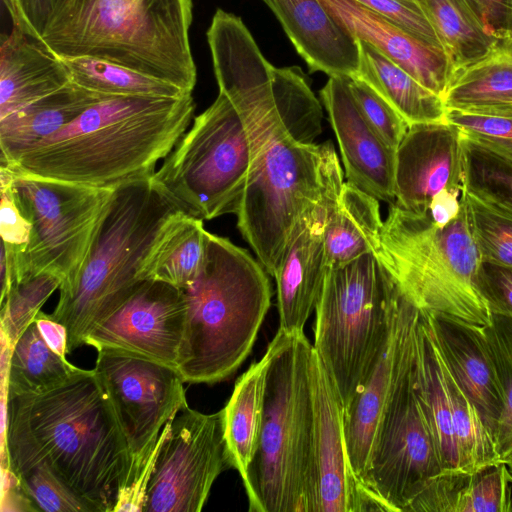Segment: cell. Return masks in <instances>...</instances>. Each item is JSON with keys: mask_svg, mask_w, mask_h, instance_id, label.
Listing matches in <instances>:
<instances>
[{"mask_svg": "<svg viewBox=\"0 0 512 512\" xmlns=\"http://www.w3.org/2000/svg\"><path fill=\"white\" fill-rule=\"evenodd\" d=\"M503 462L506 464L510 474L512 475V454L507 459H505Z\"/></svg>", "mask_w": 512, "mask_h": 512, "instance_id": "obj_50", "label": "cell"}, {"mask_svg": "<svg viewBox=\"0 0 512 512\" xmlns=\"http://www.w3.org/2000/svg\"><path fill=\"white\" fill-rule=\"evenodd\" d=\"M264 395L258 447L242 480L250 512H315L313 345L278 329Z\"/></svg>", "mask_w": 512, "mask_h": 512, "instance_id": "obj_6", "label": "cell"}, {"mask_svg": "<svg viewBox=\"0 0 512 512\" xmlns=\"http://www.w3.org/2000/svg\"><path fill=\"white\" fill-rule=\"evenodd\" d=\"M62 279L52 273L29 275L13 284L0 300L2 340L11 348L35 320L41 307L59 289Z\"/></svg>", "mask_w": 512, "mask_h": 512, "instance_id": "obj_37", "label": "cell"}, {"mask_svg": "<svg viewBox=\"0 0 512 512\" xmlns=\"http://www.w3.org/2000/svg\"><path fill=\"white\" fill-rule=\"evenodd\" d=\"M186 316L184 290L145 280L87 335L84 343L96 350L118 351L177 369Z\"/></svg>", "mask_w": 512, "mask_h": 512, "instance_id": "obj_15", "label": "cell"}, {"mask_svg": "<svg viewBox=\"0 0 512 512\" xmlns=\"http://www.w3.org/2000/svg\"><path fill=\"white\" fill-rule=\"evenodd\" d=\"M319 1L357 40L373 46L443 99L456 73L444 49L421 41L356 0Z\"/></svg>", "mask_w": 512, "mask_h": 512, "instance_id": "obj_21", "label": "cell"}, {"mask_svg": "<svg viewBox=\"0 0 512 512\" xmlns=\"http://www.w3.org/2000/svg\"><path fill=\"white\" fill-rule=\"evenodd\" d=\"M13 182V170L0 165V279L9 287L29 276L25 255L31 235V224L19 205Z\"/></svg>", "mask_w": 512, "mask_h": 512, "instance_id": "obj_36", "label": "cell"}, {"mask_svg": "<svg viewBox=\"0 0 512 512\" xmlns=\"http://www.w3.org/2000/svg\"><path fill=\"white\" fill-rule=\"evenodd\" d=\"M13 27L39 41L56 0H2Z\"/></svg>", "mask_w": 512, "mask_h": 512, "instance_id": "obj_46", "label": "cell"}, {"mask_svg": "<svg viewBox=\"0 0 512 512\" xmlns=\"http://www.w3.org/2000/svg\"><path fill=\"white\" fill-rule=\"evenodd\" d=\"M351 94L364 119L392 150L396 151L410 124L375 89L358 75L348 77Z\"/></svg>", "mask_w": 512, "mask_h": 512, "instance_id": "obj_43", "label": "cell"}, {"mask_svg": "<svg viewBox=\"0 0 512 512\" xmlns=\"http://www.w3.org/2000/svg\"><path fill=\"white\" fill-rule=\"evenodd\" d=\"M179 212L152 176L114 189L84 264L72 282L60 286L50 314L67 329L68 353L85 345L87 335L143 282L151 248Z\"/></svg>", "mask_w": 512, "mask_h": 512, "instance_id": "obj_7", "label": "cell"}, {"mask_svg": "<svg viewBox=\"0 0 512 512\" xmlns=\"http://www.w3.org/2000/svg\"><path fill=\"white\" fill-rule=\"evenodd\" d=\"M481 260L512 267V217L461 190Z\"/></svg>", "mask_w": 512, "mask_h": 512, "instance_id": "obj_39", "label": "cell"}, {"mask_svg": "<svg viewBox=\"0 0 512 512\" xmlns=\"http://www.w3.org/2000/svg\"><path fill=\"white\" fill-rule=\"evenodd\" d=\"M2 465L45 462L96 512H114L130 453L110 397L94 369L39 394L5 396Z\"/></svg>", "mask_w": 512, "mask_h": 512, "instance_id": "obj_2", "label": "cell"}, {"mask_svg": "<svg viewBox=\"0 0 512 512\" xmlns=\"http://www.w3.org/2000/svg\"><path fill=\"white\" fill-rule=\"evenodd\" d=\"M461 206V192L443 190L432 199L428 215L435 224L444 226L458 215Z\"/></svg>", "mask_w": 512, "mask_h": 512, "instance_id": "obj_48", "label": "cell"}, {"mask_svg": "<svg viewBox=\"0 0 512 512\" xmlns=\"http://www.w3.org/2000/svg\"><path fill=\"white\" fill-rule=\"evenodd\" d=\"M463 191L512 217V161L461 132Z\"/></svg>", "mask_w": 512, "mask_h": 512, "instance_id": "obj_35", "label": "cell"}, {"mask_svg": "<svg viewBox=\"0 0 512 512\" xmlns=\"http://www.w3.org/2000/svg\"><path fill=\"white\" fill-rule=\"evenodd\" d=\"M97 352L94 370L110 397L129 448L126 490L149 460L165 425L187 404L185 382L173 367L108 349Z\"/></svg>", "mask_w": 512, "mask_h": 512, "instance_id": "obj_14", "label": "cell"}, {"mask_svg": "<svg viewBox=\"0 0 512 512\" xmlns=\"http://www.w3.org/2000/svg\"><path fill=\"white\" fill-rule=\"evenodd\" d=\"M315 512L382 511L355 474L344 435V408L337 389L313 348Z\"/></svg>", "mask_w": 512, "mask_h": 512, "instance_id": "obj_17", "label": "cell"}, {"mask_svg": "<svg viewBox=\"0 0 512 512\" xmlns=\"http://www.w3.org/2000/svg\"><path fill=\"white\" fill-rule=\"evenodd\" d=\"M443 101L446 109L512 105V41H500L478 62L457 71Z\"/></svg>", "mask_w": 512, "mask_h": 512, "instance_id": "obj_31", "label": "cell"}, {"mask_svg": "<svg viewBox=\"0 0 512 512\" xmlns=\"http://www.w3.org/2000/svg\"><path fill=\"white\" fill-rule=\"evenodd\" d=\"M273 11L310 72L351 77L360 63L358 40L319 0H262Z\"/></svg>", "mask_w": 512, "mask_h": 512, "instance_id": "obj_23", "label": "cell"}, {"mask_svg": "<svg viewBox=\"0 0 512 512\" xmlns=\"http://www.w3.org/2000/svg\"><path fill=\"white\" fill-rule=\"evenodd\" d=\"M466 1L490 35L512 41V0Z\"/></svg>", "mask_w": 512, "mask_h": 512, "instance_id": "obj_47", "label": "cell"}, {"mask_svg": "<svg viewBox=\"0 0 512 512\" xmlns=\"http://www.w3.org/2000/svg\"><path fill=\"white\" fill-rule=\"evenodd\" d=\"M392 277L374 252L326 267L315 305L313 348L344 410L374 364L386 335Z\"/></svg>", "mask_w": 512, "mask_h": 512, "instance_id": "obj_9", "label": "cell"}, {"mask_svg": "<svg viewBox=\"0 0 512 512\" xmlns=\"http://www.w3.org/2000/svg\"><path fill=\"white\" fill-rule=\"evenodd\" d=\"M502 391L504 409L498 423L495 443L503 462L512 454V319L492 315L483 326Z\"/></svg>", "mask_w": 512, "mask_h": 512, "instance_id": "obj_38", "label": "cell"}, {"mask_svg": "<svg viewBox=\"0 0 512 512\" xmlns=\"http://www.w3.org/2000/svg\"><path fill=\"white\" fill-rule=\"evenodd\" d=\"M73 83L106 96L180 98L192 94L172 83L92 57L60 58Z\"/></svg>", "mask_w": 512, "mask_h": 512, "instance_id": "obj_33", "label": "cell"}, {"mask_svg": "<svg viewBox=\"0 0 512 512\" xmlns=\"http://www.w3.org/2000/svg\"><path fill=\"white\" fill-rule=\"evenodd\" d=\"M105 96L71 82L0 119V164H13Z\"/></svg>", "mask_w": 512, "mask_h": 512, "instance_id": "obj_25", "label": "cell"}, {"mask_svg": "<svg viewBox=\"0 0 512 512\" xmlns=\"http://www.w3.org/2000/svg\"><path fill=\"white\" fill-rule=\"evenodd\" d=\"M320 97L339 145L347 182L379 201L395 203L396 151L364 119L348 77H329Z\"/></svg>", "mask_w": 512, "mask_h": 512, "instance_id": "obj_20", "label": "cell"}, {"mask_svg": "<svg viewBox=\"0 0 512 512\" xmlns=\"http://www.w3.org/2000/svg\"><path fill=\"white\" fill-rule=\"evenodd\" d=\"M37 511L96 512L45 462L38 461L13 471Z\"/></svg>", "mask_w": 512, "mask_h": 512, "instance_id": "obj_40", "label": "cell"}, {"mask_svg": "<svg viewBox=\"0 0 512 512\" xmlns=\"http://www.w3.org/2000/svg\"><path fill=\"white\" fill-rule=\"evenodd\" d=\"M456 72L486 57L500 40L490 35L466 0H418Z\"/></svg>", "mask_w": 512, "mask_h": 512, "instance_id": "obj_32", "label": "cell"}, {"mask_svg": "<svg viewBox=\"0 0 512 512\" xmlns=\"http://www.w3.org/2000/svg\"><path fill=\"white\" fill-rule=\"evenodd\" d=\"M461 131L446 120L411 124L396 150L395 204L426 214L441 191L461 192Z\"/></svg>", "mask_w": 512, "mask_h": 512, "instance_id": "obj_18", "label": "cell"}, {"mask_svg": "<svg viewBox=\"0 0 512 512\" xmlns=\"http://www.w3.org/2000/svg\"><path fill=\"white\" fill-rule=\"evenodd\" d=\"M252 160L242 116L222 92L195 116L152 180L183 213L212 220L234 213Z\"/></svg>", "mask_w": 512, "mask_h": 512, "instance_id": "obj_10", "label": "cell"}, {"mask_svg": "<svg viewBox=\"0 0 512 512\" xmlns=\"http://www.w3.org/2000/svg\"><path fill=\"white\" fill-rule=\"evenodd\" d=\"M358 42L360 63L356 75L387 100L410 125L445 120L446 107L442 97L373 46Z\"/></svg>", "mask_w": 512, "mask_h": 512, "instance_id": "obj_28", "label": "cell"}, {"mask_svg": "<svg viewBox=\"0 0 512 512\" xmlns=\"http://www.w3.org/2000/svg\"><path fill=\"white\" fill-rule=\"evenodd\" d=\"M206 235L202 219L183 212L176 214L151 248L141 270V279L187 289L203 263Z\"/></svg>", "mask_w": 512, "mask_h": 512, "instance_id": "obj_29", "label": "cell"}, {"mask_svg": "<svg viewBox=\"0 0 512 512\" xmlns=\"http://www.w3.org/2000/svg\"><path fill=\"white\" fill-rule=\"evenodd\" d=\"M455 512H512V482L504 462L470 475Z\"/></svg>", "mask_w": 512, "mask_h": 512, "instance_id": "obj_42", "label": "cell"}, {"mask_svg": "<svg viewBox=\"0 0 512 512\" xmlns=\"http://www.w3.org/2000/svg\"><path fill=\"white\" fill-rule=\"evenodd\" d=\"M344 181H336L321 201L297 221L274 279L277 289L279 330L301 333L315 309L326 270L324 226Z\"/></svg>", "mask_w": 512, "mask_h": 512, "instance_id": "obj_19", "label": "cell"}, {"mask_svg": "<svg viewBox=\"0 0 512 512\" xmlns=\"http://www.w3.org/2000/svg\"><path fill=\"white\" fill-rule=\"evenodd\" d=\"M426 314L447 368L477 407L495 440L504 401L483 327L449 316Z\"/></svg>", "mask_w": 512, "mask_h": 512, "instance_id": "obj_22", "label": "cell"}, {"mask_svg": "<svg viewBox=\"0 0 512 512\" xmlns=\"http://www.w3.org/2000/svg\"><path fill=\"white\" fill-rule=\"evenodd\" d=\"M272 350L268 345L260 360L236 380L224 406V433L232 468L242 480L256 453L263 418L266 378Z\"/></svg>", "mask_w": 512, "mask_h": 512, "instance_id": "obj_27", "label": "cell"}, {"mask_svg": "<svg viewBox=\"0 0 512 512\" xmlns=\"http://www.w3.org/2000/svg\"><path fill=\"white\" fill-rule=\"evenodd\" d=\"M477 286L492 315L512 319V267L481 260Z\"/></svg>", "mask_w": 512, "mask_h": 512, "instance_id": "obj_45", "label": "cell"}, {"mask_svg": "<svg viewBox=\"0 0 512 512\" xmlns=\"http://www.w3.org/2000/svg\"><path fill=\"white\" fill-rule=\"evenodd\" d=\"M34 321L48 346L59 355L66 357L68 354L66 327L42 311L36 315Z\"/></svg>", "mask_w": 512, "mask_h": 512, "instance_id": "obj_49", "label": "cell"}, {"mask_svg": "<svg viewBox=\"0 0 512 512\" xmlns=\"http://www.w3.org/2000/svg\"><path fill=\"white\" fill-rule=\"evenodd\" d=\"M193 0H56L38 41L58 58L92 57L192 93Z\"/></svg>", "mask_w": 512, "mask_h": 512, "instance_id": "obj_4", "label": "cell"}, {"mask_svg": "<svg viewBox=\"0 0 512 512\" xmlns=\"http://www.w3.org/2000/svg\"><path fill=\"white\" fill-rule=\"evenodd\" d=\"M382 226L379 200L344 182L324 226L326 267L341 266L375 252Z\"/></svg>", "mask_w": 512, "mask_h": 512, "instance_id": "obj_26", "label": "cell"}, {"mask_svg": "<svg viewBox=\"0 0 512 512\" xmlns=\"http://www.w3.org/2000/svg\"><path fill=\"white\" fill-rule=\"evenodd\" d=\"M461 205L452 221L439 226L428 213L390 204L374 253L419 310L483 327L492 314L477 286L481 257L462 197Z\"/></svg>", "mask_w": 512, "mask_h": 512, "instance_id": "obj_8", "label": "cell"}, {"mask_svg": "<svg viewBox=\"0 0 512 512\" xmlns=\"http://www.w3.org/2000/svg\"><path fill=\"white\" fill-rule=\"evenodd\" d=\"M356 1L421 41L444 49L418 0Z\"/></svg>", "mask_w": 512, "mask_h": 512, "instance_id": "obj_44", "label": "cell"}, {"mask_svg": "<svg viewBox=\"0 0 512 512\" xmlns=\"http://www.w3.org/2000/svg\"><path fill=\"white\" fill-rule=\"evenodd\" d=\"M420 310L392 278L385 338L366 379L344 410V435L351 466L362 483L382 418L409 362Z\"/></svg>", "mask_w": 512, "mask_h": 512, "instance_id": "obj_16", "label": "cell"}, {"mask_svg": "<svg viewBox=\"0 0 512 512\" xmlns=\"http://www.w3.org/2000/svg\"><path fill=\"white\" fill-rule=\"evenodd\" d=\"M72 82L63 61L20 30L0 39V119Z\"/></svg>", "mask_w": 512, "mask_h": 512, "instance_id": "obj_24", "label": "cell"}, {"mask_svg": "<svg viewBox=\"0 0 512 512\" xmlns=\"http://www.w3.org/2000/svg\"><path fill=\"white\" fill-rule=\"evenodd\" d=\"M5 396L39 394L55 388L81 368L53 351L33 321L17 339L12 350L2 345Z\"/></svg>", "mask_w": 512, "mask_h": 512, "instance_id": "obj_30", "label": "cell"}, {"mask_svg": "<svg viewBox=\"0 0 512 512\" xmlns=\"http://www.w3.org/2000/svg\"><path fill=\"white\" fill-rule=\"evenodd\" d=\"M13 173L19 205L31 224L25 255L28 274L49 272L62 279L61 285L72 282L114 190Z\"/></svg>", "mask_w": 512, "mask_h": 512, "instance_id": "obj_11", "label": "cell"}, {"mask_svg": "<svg viewBox=\"0 0 512 512\" xmlns=\"http://www.w3.org/2000/svg\"><path fill=\"white\" fill-rule=\"evenodd\" d=\"M445 120L464 135L512 161V105L483 109H446Z\"/></svg>", "mask_w": 512, "mask_h": 512, "instance_id": "obj_41", "label": "cell"}, {"mask_svg": "<svg viewBox=\"0 0 512 512\" xmlns=\"http://www.w3.org/2000/svg\"><path fill=\"white\" fill-rule=\"evenodd\" d=\"M184 293L177 370L185 383L226 380L250 354L270 308L268 273L246 249L207 231L203 263Z\"/></svg>", "mask_w": 512, "mask_h": 512, "instance_id": "obj_5", "label": "cell"}, {"mask_svg": "<svg viewBox=\"0 0 512 512\" xmlns=\"http://www.w3.org/2000/svg\"><path fill=\"white\" fill-rule=\"evenodd\" d=\"M230 468L223 410L205 414L186 404L157 453L143 512L201 511L217 477Z\"/></svg>", "mask_w": 512, "mask_h": 512, "instance_id": "obj_13", "label": "cell"}, {"mask_svg": "<svg viewBox=\"0 0 512 512\" xmlns=\"http://www.w3.org/2000/svg\"><path fill=\"white\" fill-rule=\"evenodd\" d=\"M438 352L450 395L460 471L472 475L502 461L494 437L485 425L480 412L447 368L439 347Z\"/></svg>", "mask_w": 512, "mask_h": 512, "instance_id": "obj_34", "label": "cell"}, {"mask_svg": "<svg viewBox=\"0 0 512 512\" xmlns=\"http://www.w3.org/2000/svg\"><path fill=\"white\" fill-rule=\"evenodd\" d=\"M413 358L414 349L386 408L362 479L367 492L385 512H407L444 474L415 392Z\"/></svg>", "mask_w": 512, "mask_h": 512, "instance_id": "obj_12", "label": "cell"}, {"mask_svg": "<svg viewBox=\"0 0 512 512\" xmlns=\"http://www.w3.org/2000/svg\"><path fill=\"white\" fill-rule=\"evenodd\" d=\"M195 107L192 94L105 96L5 166L24 175L114 190L154 174L191 125Z\"/></svg>", "mask_w": 512, "mask_h": 512, "instance_id": "obj_3", "label": "cell"}, {"mask_svg": "<svg viewBox=\"0 0 512 512\" xmlns=\"http://www.w3.org/2000/svg\"><path fill=\"white\" fill-rule=\"evenodd\" d=\"M206 36L219 92L240 112L252 150L237 227L273 277L295 224L342 169L330 141L315 143L323 111L301 68L273 66L242 19L222 9Z\"/></svg>", "mask_w": 512, "mask_h": 512, "instance_id": "obj_1", "label": "cell"}]
</instances>
